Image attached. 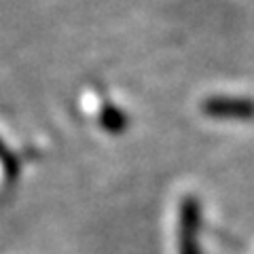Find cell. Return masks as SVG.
I'll list each match as a JSON object with an SVG mask.
<instances>
[{
  "label": "cell",
  "mask_w": 254,
  "mask_h": 254,
  "mask_svg": "<svg viewBox=\"0 0 254 254\" xmlns=\"http://www.w3.org/2000/svg\"><path fill=\"white\" fill-rule=\"evenodd\" d=\"M201 110L216 119H250L254 117V102L235 95H214L203 102Z\"/></svg>",
  "instance_id": "obj_1"
},
{
  "label": "cell",
  "mask_w": 254,
  "mask_h": 254,
  "mask_svg": "<svg viewBox=\"0 0 254 254\" xmlns=\"http://www.w3.org/2000/svg\"><path fill=\"white\" fill-rule=\"evenodd\" d=\"M197 229V205L195 199H185L180 210V254H197L195 244Z\"/></svg>",
  "instance_id": "obj_2"
},
{
  "label": "cell",
  "mask_w": 254,
  "mask_h": 254,
  "mask_svg": "<svg viewBox=\"0 0 254 254\" xmlns=\"http://www.w3.org/2000/svg\"><path fill=\"white\" fill-rule=\"evenodd\" d=\"M100 123L106 127L110 131H117V129H123L125 127V115L121 108H115L110 104H104V110L100 113Z\"/></svg>",
  "instance_id": "obj_3"
},
{
  "label": "cell",
  "mask_w": 254,
  "mask_h": 254,
  "mask_svg": "<svg viewBox=\"0 0 254 254\" xmlns=\"http://www.w3.org/2000/svg\"><path fill=\"white\" fill-rule=\"evenodd\" d=\"M0 161L6 165V172H9V176H15V161H13V157L9 155V150L4 148L2 142H0Z\"/></svg>",
  "instance_id": "obj_4"
}]
</instances>
